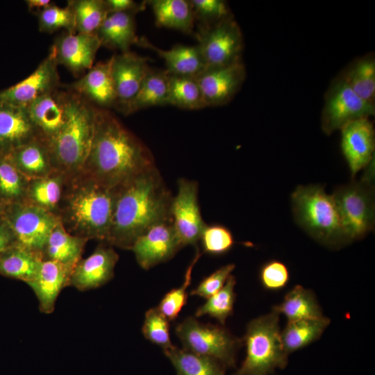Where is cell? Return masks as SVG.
<instances>
[{
    "label": "cell",
    "mask_w": 375,
    "mask_h": 375,
    "mask_svg": "<svg viewBox=\"0 0 375 375\" xmlns=\"http://www.w3.org/2000/svg\"><path fill=\"white\" fill-rule=\"evenodd\" d=\"M154 167L144 142L109 110L97 108L92 144L81 172L115 189Z\"/></svg>",
    "instance_id": "6da1fadb"
},
{
    "label": "cell",
    "mask_w": 375,
    "mask_h": 375,
    "mask_svg": "<svg viewBox=\"0 0 375 375\" xmlns=\"http://www.w3.org/2000/svg\"><path fill=\"white\" fill-rule=\"evenodd\" d=\"M115 199L106 242L131 249L149 228L171 219L172 195L154 167L114 189Z\"/></svg>",
    "instance_id": "7a4b0ae2"
},
{
    "label": "cell",
    "mask_w": 375,
    "mask_h": 375,
    "mask_svg": "<svg viewBox=\"0 0 375 375\" xmlns=\"http://www.w3.org/2000/svg\"><path fill=\"white\" fill-rule=\"evenodd\" d=\"M114 199V189L80 172L68 176L57 216L69 233L106 242Z\"/></svg>",
    "instance_id": "3957f363"
},
{
    "label": "cell",
    "mask_w": 375,
    "mask_h": 375,
    "mask_svg": "<svg viewBox=\"0 0 375 375\" xmlns=\"http://www.w3.org/2000/svg\"><path fill=\"white\" fill-rule=\"evenodd\" d=\"M70 90L67 121L47 145L55 169L67 176L83 169L92 144L97 110L92 103Z\"/></svg>",
    "instance_id": "277c9868"
},
{
    "label": "cell",
    "mask_w": 375,
    "mask_h": 375,
    "mask_svg": "<svg viewBox=\"0 0 375 375\" xmlns=\"http://www.w3.org/2000/svg\"><path fill=\"white\" fill-rule=\"evenodd\" d=\"M291 203L295 222L312 238L331 247L348 242L335 201L324 187L299 185Z\"/></svg>",
    "instance_id": "5b68a950"
},
{
    "label": "cell",
    "mask_w": 375,
    "mask_h": 375,
    "mask_svg": "<svg viewBox=\"0 0 375 375\" xmlns=\"http://www.w3.org/2000/svg\"><path fill=\"white\" fill-rule=\"evenodd\" d=\"M279 314L270 313L251 320L242 340L246 357L233 375H270L288 364V354L281 341Z\"/></svg>",
    "instance_id": "8992f818"
},
{
    "label": "cell",
    "mask_w": 375,
    "mask_h": 375,
    "mask_svg": "<svg viewBox=\"0 0 375 375\" xmlns=\"http://www.w3.org/2000/svg\"><path fill=\"white\" fill-rule=\"evenodd\" d=\"M366 167L359 181L340 186L332 194L348 242L361 239L374 227V158Z\"/></svg>",
    "instance_id": "52a82bcc"
},
{
    "label": "cell",
    "mask_w": 375,
    "mask_h": 375,
    "mask_svg": "<svg viewBox=\"0 0 375 375\" xmlns=\"http://www.w3.org/2000/svg\"><path fill=\"white\" fill-rule=\"evenodd\" d=\"M175 332L184 349L213 358L224 367L235 366V352L242 340L224 327L189 317L176 326Z\"/></svg>",
    "instance_id": "ba28073f"
},
{
    "label": "cell",
    "mask_w": 375,
    "mask_h": 375,
    "mask_svg": "<svg viewBox=\"0 0 375 375\" xmlns=\"http://www.w3.org/2000/svg\"><path fill=\"white\" fill-rule=\"evenodd\" d=\"M195 36L206 68L241 61L242 33L231 15L215 24L200 26Z\"/></svg>",
    "instance_id": "9c48e42d"
},
{
    "label": "cell",
    "mask_w": 375,
    "mask_h": 375,
    "mask_svg": "<svg viewBox=\"0 0 375 375\" xmlns=\"http://www.w3.org/2000/svg\"><path fill=\"white\" fill-rule=\"evenodd\" d=\"M15 236L16 244L42 259L46 242L59 218L26 202L8 205L3 215Z\"/></svg>",
    "instance_id": "30bf717a"
},
{
    "label": "cell",
    "mask_w": 375,
    "mask_h": 375,
    "mask_svg": "<svg viewBox=\"0 0 375 375\" xmlns=\"http://www.w3.org/2000/svg\"><path fill=\"white\" fill-rule=\"evenodd\" d=\"M375 106L360 98L341 76L329 87L324 99L321 125L326 135L347 123L374 115Z\"/></svg>",
    "instance_id": "8fae6325"
},
{
    "label": "cell",
    "mask_w": 375,
    "mask_h": 375,
    "mask_svg": "<svg viewBox=\"0 0 375 375\" xmlns=\"http://www.w3.org/2000/svg\"><path fill=\"white\" fill-rule=\"evenodd\" d=\"M170 216L181 247L196 245L206 224L198 201L197 182L184 178L178 181V191L172 198Z\"/></svg>",
    "instance_id": "7c38bea8"
},
{
    "label": "cell",
    "mask_w": 375,
    "mask_h": 375,
    "mask_svg": "<svg viewBox=\"0 0 375 375\" xmlns=\"http://www.w3.org/2000/svg\"><path fill=\"white\" fill-rule=\"evenodd\" d=\"M59 87L26 106L38 138L47 147L61 131L68 118L71 90L69 88L60 90Z\"/></svg>",
    "instance_id": "4fadbf2b"
},
{
    "label": "cell",
    "mask_w": 375,
    "mask_h": 375,
    "mask_svg": "<svg viewBox=\"0 0 375 375\" xmlns=\"http://www.w3.org/2000/svg\"><path fill=\"white\" fill-rule=\"evenodd\" d=\"M181 247L172 219L158 223L141 235L131 249L144 269L170 260Z\"/></svg>",
    "instance_id": "5bb4252c"
},
{
    "label": "cell",
    "mask_w": 375,
    "mask_h": 375,
    "mask_svg": "<svg viewBox=\"0 0 375 375\" xmlns=\"http://www.w3.org/2000/svg\"><path fill=\"white\" fill-rule=\"evenodd\" d=\"M245 77L246 69L242 61L206 68L196 76L206 107L228 103L240 89Z\"/></svg>",
    "instance_id": "9a60e30c"
},
{
    "label": "cell",
    "mask_w": 375,
    "mask_h": 375,
    "mask_svg": "<svg viewBox=\"0 0 375 375\" xmlns=\"http://www.w3.org/2000/svg\"><path fill=\"white\" fill-rule=\"evenodd\" d=\"M58 63L51 51L35 71L17 84L0 92V102L26 106L59 87Z\"/></svg>",
    "instance_id": "2e32d148"
},
{
    "label": "cell",
    "mask_w": 375,
    "mask_h": 375,
    "mask_svg": "<svg viewBox=\"0 0 375 375\" xmlns=\"http://www.w3.org/2000/svg\"><path fill=\"white\" fill-rule=\"evenodd\" d=\"M101 43L96 33L66 32L58 37L51 47L58 65L78 76L93 65Z\"/></svg>",
    "instance_id": "e0dca14e"
},
{
    "label": "cell",
    "mask_w": 375,
    "mask_h": 375,
    "mask_svg": "<svg viewBox=\"0 0 375 375\" xmlns=\"http://www.w3.org/2000/svg\"><path fill=\"white\" fill-rule=\"evenodd\" d=\"M340 131L342 152L353 178L374 158V128L369 118H360L347 123Z\"/></svg>",
    "instance_id": "ac0fdd59"
},
{
    "label": "cell",
    "mask_w": 375,
    "mask_h": 375,
    "mask_svg": "<svg viewBox=\"0 0 375 375\" xmlns=\"http://www.w3.org/2000/svg\"><path fill=\"white\" fill-rule=\"evenodd\" d=\"M149 58L126 51L112 56L111 72L121 111L135 97L151 69Z\"/></svg>",
    "instance_id": "d6986e66"
},
{
    "label": "cell",
    "mask_w": 375,
    "mask_h": 375,
    "mask_svg": "<svg viewBox=\"0 0 375 375\" xmlns=\"http://www.w3.org/2000/svg\"><path fill=\"white\" fill-rule=\"evenodd\" d=\"M118 259L117 253L112 247L99 245L76 265L70 276L69 286L86 291L103 285L112 278Z\"/></svg>",
    "instance_id": "ffe728a7"
},
{
    "label": "cell",
    "mask_w": 375,
    "mask_h": 375,
    "mask_svg": "<svg viewBox=\"0 0 375 375\" xmlns=\"http://www.w3.org/2000/svg\"><path fill=\"white\" fill-rule=\"evenodd\" d=\"M112 57L92 66L69 88L99 107L117 106V94L111 72Z\"/></svg>",
    "instance_id": "44dd1931"
},
{
    "label": "cell",
    "mask_w": 375,
    "mask_h": 375,
    "mask_svg": "<svg viewBox=\"0 0 375 375\" xmlns=\"http://www.w3.org/2000/svg\"><path fill=\"white\" fill-rule=\"evenodd\" d=\"M26 106L0 102V155L37 138Z\"/></svg>",
    "instance_id": "7402d4cb"
},
{
    "label": "cell",
    "mask_w": 375,
    "mask_h": 375,
    "mask_svg": "<svg viewBox=\"0 0 375 375\" xmlns=\"http://www.w3.org/2000/svg\"><path fill=\"white\" fill-rule=\"evenodd\" d=\"M71 274L69 269L58 262L42 260L36 275L26 283L35 293L42 312H53L59 294L69 286Z\"/></svg>",
    "instance_id": "603a6c76"
},
{
    "label": "cell",
    "mask_w": 375,
    "mask_h": 375,
    "mask_svg": "<svg viewBox=\"0 0 375 375\" xmlns=\"http://www.w3.org/2000/svg\"><path fill=\"white\" fill-rule=\"evenodd\" d=\"M137 44L155 51L166 65L169 74L196 77L205 68V64L197 45L178 44L170 49H161L145 37L138 38Z\"/></svg>",
    "instance_id": "cb8c5ba5"
},
{
    "label": "cell",
    "mask_w": 375,
    "mask_h": 375,
    "mask_svg": "<svg viewBox=\"0 0 375 375\" xmlns=\"http://www.w3.org/2000/svg\"><path fill=\"white\" fill-rule=\"evenodd\" d=\"M88 239L69 233L59 222L51 231L42 252V260L59 262L72 273L82 259Z\"/></svg>",
    "instance_id": "d4e9b609"
},
{
    "label": "cell",
    "mask_w": 375,
    "mask_h": 375,
    "mask_svg": "<svg viewBox=\"0 0 375 375\" xmlns=\"http://www.w3.org/2000/svg\"><path fill=\"white\" fill-rule=\"evenodd\" d=\"M137 12L109 13L96 32L101 45L109 49L129 51L131 46L137 44L135 15Z\"/></svg>",
    "instance_id": "484cf974"
},
{
    "label": "cell",
    "mask_w": 375,
    "mask_h": 375,
    "mask_svg": "<svg viewBox=\"0 0 375 375\" xmlns=\"http://www.w3.org/2000/svg\"><path fill=\"white\" fill-rule=\"evenodd\" d=\"M7 155L29 180L48 176L56 170L47 147L38 138Z\"/></svg>",
    "instance_id": "4316f807"
},
{
    "label": "cell",
    "mask_w": 375,
    "mask_h": 375,
    "mask_svg": "<svg viewBox=\"0 0 375 375\" xmlns=\"http://www.w3.org/2000/svg\"><path fill=\"white\" fill-rule=\"evenodd\" d=\"M67 177L55 170L48 176L29 180L25 202L57 216Z\"/></svg>",
    "instance_id": "83f0119b"
},
{
    "label": "cell",
    "mask_w": 375,
    "mask_h": 375,
    "mask_svg": "<svg viewBox=\"0 0 375 375\" xmlns=\"http://www.w3.org/2000/svg\"><path fill=\"white\" fill-rule=\"evenodd\" d=\"M169 74L151 69L135 97L121 110L130 115L151 106L168 104Z\"/></svg>",
    "instance_id": "f1b7e54d"
},
{
    "label": "cell",
    "mask_w": 375,
    "mask_h": 375,
    "mask_svg": "<svg viewBox=\"0 0 375 375\" xmlns=\"http://www.w3.org/2000/svg\"><path fill=\"white\" fill-rule=\"evenodd\" d=\"M147 2L151 6L158 26L175 29L186 34L193 32L195 19L190 1L152 0Z\"/></svg>",
    "instance_id": "f546056e"
},
{
    "label": "cell",
    "mask_w": 375,
    "mask_h": 375,
    "mask_svg": "<svg viewBox=\"0 0 375 375\" xmlns=\"http://www.w3.org/2000/svg\"><path fill=\"white\" fill-rule=\"evenodd\" d=\"M329 324L330 319L324 316L315 319L288 321L285 328L281 332L285 352L289 355L317 340Z\"/></svg>",
    "instance_id": "4dcf8cb0"
},
{
    "label": "cell",
    "mask_w": 375,
    "mask_h": 375,
    "mask_svg": "<svg viewBox=\"0 0 375 375\" xmlns=\"http://www.w3.org/2000/svg\"><path fill=\"white\" fill-rule=\"evenodd\" d=\"M273 310L285 315L288 321L315 319L324 316L313 292L300 285L290 290L283 301L273 307Z\"/></svg>",
    "instance_id": "1f68e13d"
},
{
    "label": "cell",
    "mask_w": 375,
    "mask_h": 375,
    "mask_svg": "<svg viewBox=\"0 0 375 375\" xmlns=\"http://www.w3.org/2000/svg\"><path fill=\"white\" fill-rule=\"evenodd\" d=\"M42 259L17 244L0 255V275L26 283L36 275Z\"/></svg>",
    "instance_id": "d6a6232c"
},
{
    "label": "cell",
    "mask_w": 375,
    "mask_h": 375,
    "mask_svg": "<svg viewBox=\"0 0 375 375\" xmlns=\"http://www.w3.org/2000/svg\"><path fill=\"white\" fill-rule=\"evenodd\" d=\"M177 375H226L224 367L216 360L173 346L164 350Z\"/></svg>",
    "instance_id": "836d02e7"
},
{
    "label": "cell",
    "mask_w": 375,
    "mask_h": 375,
    "mask_svg": "<svg viewBox=\"0 0 375 375\" xmlns=\"http://www.w3.org/2000/svg\"><path fill=\"white\" fill-rule=\"evenodd\" d=\"M340 76L360 98L374 104L375 59L372 54L356 60Z\"/></svg>",
    "instance_id": "e575fe53"
},
{
    "label": "cell",
    "mask_w": 375,
    "mask_h": 375,
    "mask_svg": "<svg viewBox=\"0 0 375 375\" xmlns=\"http://www.w3.org/2000/svg\"><path fill=\"white\" fill-rule=\"evenodd\" d=\"M168 104L186 110L206 108L196 77L169 74Z\"/></svg>",
    "instance_id": "d590c367"
},
{
    "label": "cell",
    "mask_w": 375,
    "mask_h": 375,
    "mask_svg": "<svg viewBox=\"0 0 375 375\" xmlns=\"http://www.w3.org/2000/svg\"><path fill=\"white\" fill-rule=\"evenodd\" d=\"M29 183L8 155H0V198L7 204L24 203Z\"/></svg>",
    "instance_id": "8d00e7d4"
},
{
    "label": "cell",
    "mask_w": 375,
    "mask_h": 375,
    "mask_svg": "<svg viewBox=\"0 0 375 375\" xmlns=\"http://www.w3.org/2000/svg\"><path fill=\"white\" fill-rule=\"evenodd\" d=\"M75 18L76 32L92 34L109 14L105 0L69 1Z\"/></svg>",
    "instance_id": "74e56055"
},
{
    "label": "cell",
    "mask_w": 375,
    "mask_h": 375,
    "mask_svg": "<svg viewBox=\"0 0 375 375\" xmlns=\"http://www.w3.org/2000/svg\"><path fill=\"white\" fill-rule=\"evenodd\" d=\"M235 283V277L231 275L224 287L207 299L206 303L197 309L195 316L199 317L207 315L224 325L226 319L233 313L235 299L234 292Z\"/></svg>",
    "instance_id": "f35d334b"
},
{
    "label": "cell",
    "mask_w": 375,
    "mask_h": 375,
    "mask_svg": "<svg viewBox=\"0 0 375 375\" xmlns=\"http://www.w3.org/2000/svg\"><path fill=\"white\" fill-rule=\"evenodd\" d=\"M38 26L41 32L53 33L59 29L76 32L75 18L69 6L59 7L51 3L38 12Z\"/></svg>",
    "instance_id": "ab89813d"
},
{
    "label": "cell",
    "mask_w": 375,
    "mask_h": 375,
    "mask_svg": "<svg viewBox=\"0 0 375 375\" xmlns=\"http://www.w3.org/2000/svg\"><path fill=\"white\" fill-rule=\"evenodd\" d=\"M200 256L201 253L197 250L196 256L186 270L183 285L168 292L157 308L168 321L174 320L187 302V290L190 285L192 269Z\"/></svg>",
    "instance_id": "60d3db41"
},
{
    "label": "cell",
    "mask_w": 375,
    "mask_h": 375,
    "mask_svg": "<svg viewBox=\"0 0 375 375\" xmlns=\"http://www.w3.org/2000/svg\"><path fill=\"white\" fill-rule=\"evenodd\" d=\"M144 336L164 350L172 347L168 319L157 308H150L145 313L142 328Z\"/></svg>",
    "instance_id": "b9f144b4"
},
{
    "label": "cell",
    "mask_w": 375,
    "mask_h": 375,
    "mask_svg": "<svg viewBox=\"0 0 375 375\" xmlns=\"http://www.w3.org/2000/svg\"><path fill=\"white\" fill-rule=\"evenodd\" d=\"M200 240L203 251L212 255H221L228 252L234 245L235 240L231 231L223 225H206Z\"/></svg>",
    "instance_id": "7bdbcfd3"
},
{
    "label": "cell",
    "mask_w": 375,
    "mask_h": 375,
    "mask_svg": "<svg viewBox=\"0 0 375 375\" xmlns=\"http://www.w3.org/2000/svg\"><path fill=\"white\" fill-rule=\"evenodd\" d=\"M194 19L201 22V26L215 24L231 15L227 3L222 0H191L190 1Z\"/></svg>",
    "instance_id": "ee69618b"
},
{
    "label": "cell",
    "mask_w": 375,
    "mask_h": 375,
    "mask_svg": "<svg viewBox=\"0 0 375 375\" xmlns=\"http://www.w3.org/2000/svg\"><path fill=\"white\" fill-rule=\"evenodd\" d=\"M262 286L269 290H279L286 286L290 280L288 267L282 262L272 260L265 263L260 270Z\"/></svg>",
    "instance_id": "f6af8a7d"
},
{
    "label": "cell",
    "mask_w": 375,
    "mask_h": 375,
    "mask_svg": "<svg viewBox=\"0 0 375 375\" xmlns=\"http://www.w3.org/2000/svg\"><path fill=\"white\" fill-rule=\"evenodd\" d=\"M235 267L234 264H228L219 267L204 278L199 285L190 292V294L208 299L224 287Z\"/></svg>",
    "instance_id": "bcb514c9"
},
{
    "label": "cell",
    "mask_w": 375,
    "mask_h": 375,
    "mask_svg": "<svg viewBox=\"0 0 375 375\" xmlns=\"http://www.w3.org/2000/svg\"><path fill=\"white\" fill-rule=\"evenodd\" d=\"M109 13L142 10L144 3H138L133 0H105Z\"/></svg>",
    "instance_id": "7dc6e473"
},
{
    "label": "cell",
    "mask_w": 375,
    "mask_h": 375,
    "mask_svg": "<svg viewBox=\"0 0 375 375\" xmlns=\"http://www.w3.org/2000/svg\"><path fill=\"white\" fill-rule=\"evenodd\" d=\"M15 244L16 241L12 231L2 216L0 217V255Z\"/></svg>",
    "instance_id": "c3c4849f"
},
{
    "label": "cell",
    "mask_w": 375,
    "mask_h": 375,
    "mask_svg": "<svg viewBox=\"0 0 375 375\" xmlns=\"http://www.w3.org/2000/svg\"><path fill=\"white\" fill-rule=\"evenodd\" d=\"M26 3L30 10L38 9L39 11L52 3L49 0H26Z\"/></svg>",
    "instance_id": "681fc988"
},
{
    "label": "cell",
    "mask_w": 375,
    "mask_h": 375,
    "mask_svg": "<svg viewBox=\"0 0 375 375\" xmlns=\"http://www.w3.org/2000/svg\"><path fill=\"white\" fill-rule=\"evenodd\" d=\"M8 205V204H7L4 201H3L0 198V217H1L3 215Z\"/></svg>",
    "instance_id": "f907efd6"
}]
</instances>
